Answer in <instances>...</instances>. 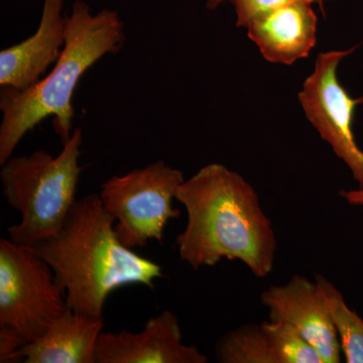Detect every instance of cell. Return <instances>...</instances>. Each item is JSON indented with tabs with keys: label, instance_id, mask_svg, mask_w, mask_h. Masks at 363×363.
I'll return each mask as SVG.
<instances>
[{
	"label": "cell",
	"instance_id": "cell-2",
	"mask_svg": "<svg viewBox=\"0 0 363 363\" xmlns=\"http://www.w3.org/2000/svg\"><path fill=\"white\" fill-rule=\"evenodd\" d=\"M116 219L100 196L90 194L73 205L57 235L30 247L50 264L73 311L104 316L105 301L116 289H152L164 277L162 267L140 257L117 238Z\"/></svg>",
	"mask_w": 363,
	"mask_h": 363
},
{
	"label": "cell",
	"instance_id": "cell-12",
	"mask_svg": "<svg viewBox=\"0 0 363 363\" xmlns=\"http://www.w3.org/2000/svg\"><path fill=\"white\" fill-rule=\"evenodd\" d=\"M104 316H90L70 308L47 331L16 353V362L95 363V350Z\"/></svg>",
	"mask_w": 363,
	"mask_h": 363
},
{
	"label": "cell",
	"instance_id": "cell-14",
	"mask_svg": "<svg viewBox=\"0 0 363 363\" xmlns=\"http://www.w3.org/2000/svg\"><path fill=\"white\" fill-rule=\"evenodd\" d=\"M315 279L330 310L346 363H363V319L346 304L342 293L328 279L316 274Z\"/></svg>",
	"mask_w": 363,
	"mask_h": 363
},
{
	"label": "cell",
	"instance_id": "cell-8",
	"mask_svg": "<svg viewBox=\"0 0 363 363\" xmlns=\"http://www.w3.org/2000/svg\"><path fill=\"white\" fill-rule=\"evenodd\" d=\"M271 321L292 326L316 348L323 363L341 362V347L330 310L316 279L295 274L260 295Z\"/></svg>",
	"mask_w": 363,
	"mask_h": 363
},
{
	"label": "cell",
	"instance_id": "cell-15",
	"mask_svg": "<svg viewBox=\"0 0 363 363\" xmlns=\"http://www.w3.org/2000/svg\"><path fill=\"white\" fill-rule=\"evenodd\" d=\"M269 321L279 363H323L316 348L292 326L281 322Z\"/></svg>",
	"mask_w": 363,
	"mask_h": 363
},
{
	"label": "cell",
	"instance_id": "cell-13",
	"mask_svg": "<svg viewBox=\"0 0 363 363\" xmlns=\"http://www.w3.org/2000/svg\"><path fill=\"white\" fill-rule=\"evenodd\" d=\"M215 354L220 363H279L269 321L242 325L223 334Z\"/></svg>",
	"mask_w": 363,
	"mask_h": 363
},
{
	"label": "cell",
	"instance_id": "cell-3",
	"mask_svg": "<svg viewBox=\"0 0 363 363\" xmlns=\"http://www.w3.org/2000/svg\"><path fill=\"white\" fill-rule=\"evenodd\" d=\"M125 44L124 23L113 9L91 13L83 0H76L67 16L66 43L52 71L30 89L0 91V164L13 154L23 136L48 117L62 143L72 135L74 92L85 72L108 54H116Z\"/></svg>",
	"mask_w": 363,
	"mask_h": 363
},
{
	"label": "cell",
	"instance_id": "cell-16",
	"mask_svg": "<svg viewBox=\"0 0 363 363\" xmlns=\"http://www.w3.org/2000/svg\"><path fill=\"white\" fill-rule=\"evenodd\" d=\"M236 13V26L247 28L252 21L295 2L320 4V0H230Z\"/></svg>",
	"mask_w": 363,
	"mask_h": 363
},
{
	"label": "cell",
	"instance_id": "cell-6",
	"mask_svg": "<svg viewBox=\"0 0 363 363\" xmlns=\"http://www.w3.org/2000/svg\"><path fill=\"white\" fill-rule=\"evenodd\" d=\"M184 181L181 171L157 161L102 184L100 199L116 219L117 238L125 247H145L152 240L162 242L169 221L180 216L173 200Z\"/></svg>",
	"mask_w": 363,
	"mask_h": 363
},
{
	"label": "cell",
	"instance_id": "cell-10",
	"mask_svg": "<svg viewBox=\"0 0 363 363\" xmlns=\"http://www.w3.org/2000/svg\"><path fill=\"white\" fill-rule=\"evenodd\" d=\"M65 0H43L37 32L0 52V87L25 91L44 78L66 43Z\"/></svg>",
	"mask_w": 363,
	"mask_h": 363
},
{
	"label": "cell",
	"instance_id": "cell-9",
	"mask_svg": "<svg viewBox=\"0 0 363 363\" xmlns=\"http://www.w3.org/2000/svg\"><path fill=\"white\" fill-rule=\"evenodd\" d=\"M206 362L197 347L184 344L178 318L169 311L150 318L138 333L101 332L95 350V363Z\"/></svg>",
	"mask_w": 363,
	"mask_h": 363
},
{
	"label": "cell",
	"instance_id": "cell-18",
	"mask_svg": "<svg viewBox=\"0 0 363 363\" xmlns=\"http://www.w3.org/2000/svg\"><path fill=\"white\" fill-rule=\"evenodd\" d=\"M224 1H226V0H207V9H209V11H215V9H218Z\"/></svg>",
	"mask_w": 363,
	"mask_h": 363
},
{
	"label": "cell",
	"instance_id": "cell-1",
	"mask_svg": "<svg viewBox=\"0 0 363 363\" xmlns=\"http://www.w3.org/2000/svg\"><path fill=\"white\" fill-rule=\"evenodd\" d=\"M176 200L187 211V225L176 238L184 262L198 269L240 260L257 279L271 274L276 233L257 191L240 174L207 164L179 186Z\"/></svg>",
	"mask_w": 363,
	"mask_h": 363
},
{
	"label": "cell",
	"instance_id": "cell-4",
	"mask_svg": "<svg viewBox=\"0 0 363 363\" xmlns=\"http://www.w3.org/2000/svg\"><path fill=\"white\" fill-rule=\"evenodd\" d=\"M83 133H72L58 156L37 150L26 156L11 157L0 172L7 202L20 212V224L7 229L9 240L23 247L57 235L75 204Z\"/></svg>",
	"mask_w": 363,
	"mask_h": 363
},
{
	"label": "cell",
	"instance_id": "cell-11",
	"mask_svg": "<svg viewBox=\"0 0 363 363\" xmlns=\"http://www.w3.org/2000/svg\"><path fill=\"white\" fill-rule=\"evenodd\" d=\"M317 23L312 4L295 2L260 16L245 28L267 61L292 65L307 58L316 45Z\"/></svg>",
	"mask_w": 363,
	"mask_h": 363
},
{
	"label": "cell",
	"instance_id": "cell-5",
	"mask_svg": "<svg viewBox=\"0 0 363 363\" xmlns=\"http://www.w3.org/2000/svg\"><path fill=\"white\" fill-rule=\"evenodd\" d=\"M68 305L54 271L32 247L0 240V331L37 340Z\"/></svg>",
	"mask_w": 363,
	"mask_h": 363
},
{
	"label": "cell",
	"instance_id": "cell-7",
	"mask_svg": "<svg viewBox=\"0 0 363 363\" xmlns=\"http://www.w3.org/2000/svg\"><path fill=\"white\" fill-rule=\"evenodd\" d=\"M351 51L318 55L314 70L303 83L298 97L308 121L350 169L358 188L363 189V150L353 131L355 109L363 100L351 97L338 78L339 65Z\"/></svg>",
	"mask_w": 363,
	"mask_h": 363
},
{
	"label": "cell",
	"instance_id": "cell-17",
	"mask_svg": "<svg viewBox=\"0 0 363 363\" xmlns=\"http://www.w3.org/2000/svg\"><path fill=\"white\" fill-rule=\"evenodd\" d=\"M341 196L348 204L352 206H363V189L358 188L355 190H342Z\"/></svg>",
	"mask_w": 363,
	"mask_h": 363
}]
</instances>
